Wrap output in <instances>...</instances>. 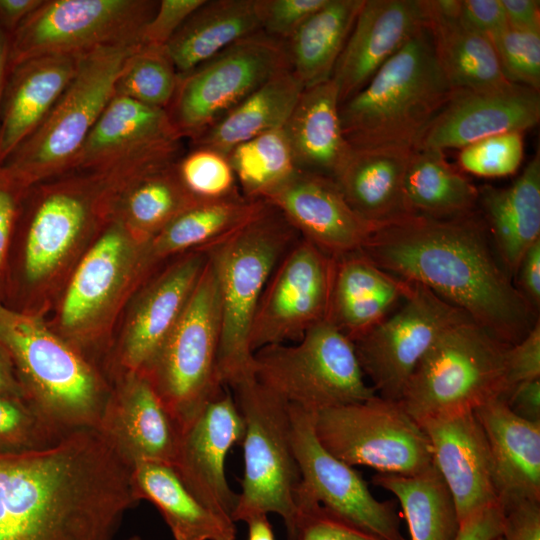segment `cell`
Listing matches in <instances>:
<instances>
[{"mask_svg":"<svg viewBox=\"0 0 540 540\" xmlns=\"http://www.w3.org/2000/svg\"><path fill=\"white\" fill-rule=\"evenodd\" d=\"M139 501L132 466L98 429L0 455V540H114Z\"/></svg>","mask_w":540,"mask_h":540,"instance_id":"1","label":"cell"},{"mask_svg":"<svg viewBox=\"0 0 540 540\" xmlns=\"http://www.w3.org/2000/svg\"><path fill=\"white\" fill-rule=\"evenodd\" d=\"M404 282L426 287L504 345L539 318L503 268L482 215H412L376 229L360 250Z\"/></svg>","mask_w":540,"mask_h":540,"instance_id":"2","label":"cell"},{"mask_svg":"<svg viewBox=\"0 0 540 540\" xmlns=\"http://www.w3.org/2000/svg\"><path fill=\"white\" fill-rule=\"evenodd\" d=\"M453 92L425 26L339 106L344 136L353 148L415 149Z\"/></svg>","mask_w":540,"mask_h":540,"instance_id":"3","label":"cell"},{"mask_svg":"<svg viewBox=\"0 0 540 540\" xmlns=\"http://www.w3.org/2000/svg\"><path fill=\"white\" fill-rule=\"evenodd\" d=\"M300 238L272 205L207 248L220 299L217 359L222 385L231 387L253 375L249 338L254 315L276 265Z\"/></svg>","mask_w":540,"mask_h":540,"instance_id":"4","label":"cell"},{"mask_svg":"<svg viewBox=\"0 0 540 540\" xmlns=\"http://www.w3.org/2000/svg\"><path fill=\"white\" fill-rule=\"evenodd\" d=\"M0 347L28 401L61 434L99 428L111 391L75 347L38 319L1 304Z\"/></svg>","mask_w":540,"mask_h":540,"instance_id":"5","label":"cell"},{"mask_svg":"<svg viewBox=\"0 0 540 540\" xmlns=\"http://www.w3.org/2000/svg\"><path fill=\"white\" fill-rule=\"evenodd\" d=\"M139 45L103 46L82 54L47 116L0 166L26 187L69 172L114 96L126 59Z\"/></svg>","mask_w":540,"mask_h":540,"instance_id":"6","label":"cell"},{"mask_svg":"<svg viewBox=\"0 0 540 540\" xmlns=\"http://www.w3.org/2000/svg\"><path fill=\"white\" fill-rule=\"evenodd\" d=\"M472 320L447 329L420 360L399 400L419 424L473 412L506 391V350Z\"/></svg>","mask_w":540,"mask_h":540,"instance_id":"7","label":"cell"},{"mask_svg":"<svg viewBox=\"0 0 540 540\" xmlns=\"http://www.w3.org/2000/svg\"><path fill=\"white\" fill-rule=\"evenodd\" d=\"M230 388L244 421V472L231 518L247 522L275 513L284 522L288 540H297L294 492L301 477L291 444L288 404L254 375Z\"/></svg>","mask_w":540,"mask_h":540,"instance_id":"8","label":"cell"},{"mask_svg":"<svg viewBox=\"0 0 540 540\" xmlns=\"http://www.w3.org/2000/svg\"><path fill=\"white\" fill-rule=\"evenodd\" d=\"M253 375L288 405L315 414L377 395L365 380L352 340L328 320L293 344L255 351Z\"/></svg>","mask_w":540,"mask_h":540,"instance_id":"9","label":"cell"},{"mask_svg":"<svg viewBox=\"0 0 540 540\" xmlns=\"http://www.w3.org/2000/svg\"><path fill=\"white\" fill-rule=\"evenodd\" d=\"M220 325L218 283L208 258L179 320L141 371L179 432L226 387L217 371Z\"/></svg>","mask_w":540,"mask_h":540,"instance_id":"10","label":"cell"},{"mask_svg":"<svg viewBox=\"0 0 540 540\" xmlns=\"http://www.w3.org/2000/svg\"><path fill=\"white\" fill-rule=\"evenodd\" d=\"M287 69L290 64L285 42L260 31L178 75L166 112L180 138L191 142Z\"/></svg>","mask_w":540,"mask_h":540,"instance_id":"11","label":"cell"},{"mask_svg":"<svg viewBox=\"0 0 540 540\" xmlns=\"http://www.w3.org/2000/svg\"><path fill=\"white\" fill-rule=\"evenodd\" d=\"M155 0H43L10 36L9 70L32 58L142 43Z\"/></svg>","mask_w":540,"mask_h":540,"instance_id":"12","label":"cell"},{"mask_svg":"<svg viewBox=\"0 0 540 540\" xmlns=\"http://www.w3.org/2000/svg\"><path fill=\"white\" fill-rule=\"evenodd\" d=\"M314 430L332 455L377 473L413 475L434 464L421 426L399 401L372 398L315 414Z\"/></svg>","mask_w":540,"mask_h":540,"instance_id":"13","label":"cell"},{"mask_svg":"<svg viewBox=\"0 0 540 540\" xmlns=\"http://www.w3.org/2000/svg\"><path fill=\"white\" fill-rule=\"evenodd\" d=\"M403 301L393 315L352 340L376 394L394 401L400 400L413 371L436 340L450 327L471 320L422 285L410 284Z\"/></svg>","mask_w":540,"mask_h":540,"instance_id":"14","label":"cell"},{"mask_svg":"<svg viewBox=\"0 0 540 540\" xmlns=\"http://www.w3.org/2000/svg\"><path fill=\"white\" fill-rule=\"evenodd\" d=\"M183 139L165 109L114 95L70 171L91 173L110 183L177 160Z\"/></svg>","mask_w":540,"mask_h":540,"instance_id":"15","label":"cell"},{"mask_svg":"<svg viewBox=\"0 0 540 540\" xmlns=\"http://www.w3.org/2000/svg\"><path fill=\"white\" fill-rule=\"evenodd\" d=\"M288 408L291 444L301 477L295 501L316 502L383 540H407L395 504L376 499L353 466L319 442L314 430L315 413L294 405Z\"/></svg>","mask_w":540,"mask_h":540,"instance_id":"16","label":"cell"},{"mask_svg":"<svg viewBox=\"0 0 540 540\" xmlns=\"http://www.w3.org/2000/svg\"><path fill=\"white\" fill-rule=\"evenodd\" d=\"M334 258L299 238L272 272L251 326L252 353L275 344L297 342L327 320Z\"/></svg>","mask_w":540,"mask_h":540,"instance_id":"17","label":"cell"},{"mask_svg":"<svg viewBox=\"0 0 540 540\" xmlns=\"http://www.w3.org/2000/svg\"><path fill=\"white\" fill-rule=\"evenodd\" d=\"M84 173L45 184L35 194L24 260L32 281L51 274L96 220L109 219L105 185Z\"/></svg>","mask_w":540,"mask_h":540,"instance_id":"18","label":"cell"},{"mask_svg":"<svg viewBox=\"0 0 540 540\" xmlns=\"http://www.w3.org/2000/svg\"><path fill=\"white\" fill-rule=\"evenodd\" d=\"M226 388L180 431L172 467L203 505L231 518L238 494L227 482L225 460L232 446L242 442L244 421Z\"/></svg>","mask_w":540,"mask_h":540,"instance_id":"19","label":"cell"},{"mask_svg":"<svg viewBox=\"0 0 540 540\" xmlns=\"http://www.w3.org/2000/svg\"><path fill=\"white\" fill-rule=\"evenodd\" d=\"M263 200L301 238L334 259L360 251L379 228L351 208L333 178L321 174L297 170Z\"/></svg>","mask_w":540,"mask_h":540,"instance_id":"20","label":"cell"},{"mask_svg":"<svg viewBox=\"0 0 540 540\" xmlns=\"http://www.w3.org/2000/svg\"><path fill=\"white\" fill-rule=\"evenodd\" d=\"M539 120L540 93L532 88L511 83L490 91H454L416 148L461 149L489 136L523 133Z\"/></svg>","mask_w":540,"mask_h":540,"instance_id":"21","label":"cell"},{"mask_svg":"<svg viewBox=\"0 0 540 540\" xmlns=\"http://www.w3.org/2000/svg\"><path fill=\"white\" fill-rule=\"evenodd\" d=\"M425 0H364L331 79L339 105L426 26Z\"/></svg>","mask_w":540,"mask_h":540,"instance_id":"22","label":"cell"},{"mask_svg":"<svg viewBox=\"0 0 540 540\" xmlns=\"http://www.w3.org/2000/svg\"><path fill=\"white\" fill-rule=\"evenodd\" d=\"M110 392L98 430L131 465L160 462L172 466L179 429L148 378L126 372Z\"/></svg>","mask_w":540,"mask_h":540,"instance_id":"23","label":"cell"},{"mask_svg":"<svg viewBox=\"0 0 540 540\" xmlns=\"http://www.w3.org/2000/svg\"><path fill=\"white\" fill-rule=\"evenodd\" d=\"M433 461L455 503L459 522L497 502L488 443L473 412L429 418L419 423Z\"/></svg>","mask_w":540,"mask_h":540,"instance_id":"24","label":"cell"},{"mask_svg":"<svg viewBox=\"0 0 540 540\" xmlns=\"http://www.w3.org/2000/svg\"><path fill=\"white\" fill-rule=\"evenodd\" d=\"M208 261L207 248L181 255L137 301L119 351L123 373L142 371L179 320Z\"/></svg>","mask_w":540,"mask_h":540,"instance_id":"25","label":"cell"},{"mask_svg":"<svg viewBox=\"0 0 540 540\" xmlns=\"http://www.w3.org/2000/svg\"><path fill=\"white\" fill-rule=\"evenodd\" d=\"M474 413L488 443L497 502L540 501V422L518 417L501 398Z\"/></svg>","mask_w":540,"mask_h":540,"instance_id":"26","label":"cell"},{"mask_svg":"<svg viewBox=\"0 0 540 540\" xmlns=\"http://www.w3.org/2000/svg\"><path fill=\"white\" fill-rule=\"evenodd\" d=\"M111 220L78 264L63 297L62 328L75 337L84 336L108 306L132 267L134 244L142 243L123 223Z\"/></svg>","mask_w":540,"mask_h":540,"instance_id":"27","label":"cell"},{"mask_svg":"<svg viewBox=\"0 0 540 540\" xmlns=\"http://www.w3.org/2000/svg\"><path fill=\"white\" fill-rule=\"evenodd\" d=\"M414 149L353 148L333 178L351 208L381 227L414 215L405 195V174Z\"/></svg>","mask_w":540,"mask_h":540,"instance_id":"28","label":"cell"},{"mask_svg":"<svg viewBox=\"0 0 540 540\" xmlns=\"http://www.w3.org/2000/svg\"><path fill=\"white\" fill-rule=\"evenodd\" d=\"M80 56H41L9 70L0 106V165L47 116L74 77Z\"/></svg>","mask_w":540,"mask_h":540,"instance_id":"29","label":"cell"},{"mask_svg":"<svg viewBox=\"0 0 540 540\" xmlns=\"http://www.w3.org/2000/svg\"><path fill=\"white\" fill-rule=\"evenodd\" d=\"M426 27L442 70L454 91H490L511 84L491 40L459 18V0H425Z\"/></svg>","mask_w":540,"mask_h":540,"instance_id":"30","label":"cell"},{"mask_svg":"<svg viewBox=\"0 0 540 540\" xmlns=\"http://www.w3.org/2000/svg\"><path fill=\"white\" fill-rule=\"evenodd\" d=\"M478 205L496 255L514 278L524 253L540 240L539 154L508 187H482Z\"/></svg>","mask_w":540,"mask_h":540,"instance_id":"31","label":"cell"},{"mask_svg":"<svg viewBox=\"0 0 540 540\" xmlns=\"http://www.w3.org/2000/svg\"><path fill=\"white\" fill-rule=\"evenodd\" d=\"M409 288L361 251L335 258L327 320L354 340L381 321Z\"/></svg>","mask_w":540,"mask_h":540,"instance_id":"32","label":"cell"},{"mask_svg":"<svg viewBox=\"0 0 540 540\" xmlns=\"http://www.w3.org/2000/svg\"><path fill=\"white\" fill-rule=\"evenodd\" d=\"M332 79L304 88L283 126L298 170L334 178L349 156Z\"/></svg>","mask_w":540,"mask_h":540,"instance_id":"33","label":"cell"},{"mask_svg":"<svg viewBox=\"0 0 540 540\" xmlns=\"http://www.w3.org/2000/svg\"><path fill=\"white\" fill-rule=\"evenodd\" d=\"M177 160L106 186L109 219L123 223L142 243L198 202L182 185L176 171Z\"/></svg>","mask_w":540,"mask_h":540,"instance_id":"34","label":"cell"},{"mask_svg":"<svg viewBox=\"0 0 540 540\" xmlns=\"http://www.w3.org/2000/svg\"><path fill=\"white\" fill-rule=\"evenodd\" d=\"M139 500L151 502L161 513L173 540H235V522L203 505L185 486L174 468L160 462L132 466Z\"/></svg>","mask_w":540,"mask_h":540,"instance_id":"35","label":"cell"},{"mask_svg":"<svg viewBox=\"0 0 540 540\" xmlns=\"http://www.w3.org/2000/svg\"><path fill=\"white\" fill-rule=\"evenodd\" d=\"M262 31L258 0H206L165 45L178 75Z\"/></svg>","mask_w":540,"mask_h":540,"instance_id":"36","label":"cell"},{"mask_svg":"<svg viewBox=\"0 0 540 540\" xmlns=\"http://www.w3.org/2000/svg\"><path fill=\"white\" fill-rule=\"evenodd\" d=\"M266 205L263 199H250L241 193L219 200L198 201L145 243V264L208 248L245 225Z\"/></svg>","mask_w":540,"mask_h":540,"instance_id":"37","label":"cell"},{"mask_svg":"<svg viewBox=\"0 0 540 540\" xmlns=\"http://www.w3.org/2000/svg\"><path fill=\"white\" fill-rule=\"evenodd\" d=\"M303 90L291 69L277 74L191 141V147H207L228 156L237 145L282 128Z\"/></svg>","mask_w":540,"mask_h":540,"instance_id":"38","label":"cell"},{"mask_svg":"<svg viewBox=\"0 0 540 540\" xmlns=\"http://www.w3.org/2000/svg\"><path fill=\"white\" fill-rule=\"evenodd\" d=\"M364 0H327L285 42L290 69L308 88L331 79Z\"/></svg>","mask_w":540,"mask_h":540,"instance_id":"39","label":"cell"},{"mask_svg":"<svg viewBox=\"0 0 540 540\" xmlns=\"http://www.w3.org/2000/svg\"><path fill=\"white\" fill-rule=\"evenodd\" d=\"M404 186L414 215L443 219L477 210L479 189L446 160L441 150L415 148Z\"/></svg>","mask_w":540,"mask_h":540,"instance_id":"40","label":"cell"},{"mask_svg":"<svg viewBox=\"0 0 540 540\" xmlns=\"http://www.w3.org/2000/svg\"><path fill=\"white\" fill-rule=\"evenodd\" d=\"M372 481L398 499L411 540H455L457 510L435 464L413 475L376 473Z\"/></svg>","mask_w":540,"mask_h":540,"instance_id":"41","label":"cell"},{"mask_svg":"<svg viewBox=\"0 0 540 540\" xmlns=\"http://www.w3.org/2000/svg\"><path fill=\"white\" fill-rule=\"evenodd\" d=\"M242 195L263 199L298 169L283 127L234 147L228 154Z\"/></svg>","mask_w":540,"mask_h":540,"instance_id":"42","label":"cell"},{"mask_svg":"<svg viewBox=\"0 0 540 540\" xmlns=\"http://www.w3.org/2000/svg\"><path fill=\"white\" fill-rule=\"evenodd\" d=\"M177 82L178 73L165 46L142 43L126 59L114 95L166 110Z\"/></svg>","mask_w":540,"mask_h":540,"instance_id":"43","label":"cell"},{"mask_svg":"<svg viewBox=\"0 0 540 540\" xmlns=\"http://www.w3.org/2000/svg\"><path fill=\"white\" fill-rule=\"evenodd\" d=\"M64 436L27 399L0 395V455L44 449Z\"/></svg>","mask_w":540,"mask_h":540,"instance_id":"44","label":"cell"},{"mask_svg":"<svg viewBox=\"0 0 540 540\" xmlns=\"http://www.w3.org/2000/svg\"><path fill=\"white\" fill-rule=\"evenodd\" d=\"M176 171L184 188L197 201L219 200L241 193L228 156L217 150L191 147L176 161Z\"/></svg>","mask_w":540,"mask_h":540,"instance_id":"45","label":"cell"},{"mask_svg":"<svg viewBox=\"0 0 540 540\" xmlns=\"http://www.w3.org/2000/svg\"><path fill=\"white\" fill-rule=\"evenodd\" d=\"M523 152L522 133H502L461 148L458 162L463 171L479 177H506L519 169Z\"/></svg>","mask_w":540,"mask_h":540,"instance_id":"46","label":"cell"},{"mask_svg":"<svg viewBox=\"0 0 540 540\" xmlns=\"http://www.w3.org/2000/svg\"><path fill=\"white\" fill-rule=\"evenodd\" d=\"M489 39L505 78L540 91V33L508 27Z\"/></svg>","mask_w":540,"mask_h":540,"instance_id":"47","label":"cell"},{"mask_svg":"<svg viewBox=\"0 0 540 540\" xmlns=\"http://www.w3.org/2000/svg\"><path fill=\"white\" fill-rule=\"evenodd\" d=\"M297 540H383L309 500H296Z\"/></svg>","mask_w":540,"mask_h":540,"instance_id":"48","label":"cell"},{"mask_svg":"<svg viewBox=\"0 0 540 540\" xmlns=\"http://www.w3.org/2000/svg\"><path fill=\"white\" fill-rule=\"evenodd\" d=\"M327 0H258L262 31L286 42Z\"/></svg>","mask_w":540,"mask_h":540,"instance_id":"49","label":"cell"},{"mask_svg":"<svg viewBox=\"0 0 540 540\" xmlns=\"http://www.w3.org/2000/svg\"><path fill=\"white\" fill-rule=\"evenodd\" d=\"M206 0H160L142 34V43L165 46L188 17Z\"/></svg>","mask_w":540,"mask_h":540,"instance_id":"50","label":"cell"},{"mask_svg":"<svg viewBox=\"0 0 540 540\" xmlns=\"http://www.w3.org/2000/svg\"><path fill=\"white\" fill-rule=\"evenodd\" d=\"M505 363L506 391L518 383L540 378L539 319L523 339L507 348Z\"/></svg>","mask_w":540,"mask_h":540,"instance_id":"51","label":"cell"},{"mask_svg":"<svg viewBox=\"0 0 540 540\" xmlns=\"http://www.w3.org/2000/svg\"><path fill=\"white\" fill-rule=\"evenodd\" d=\"M501 508L504 540H540V501L517 500Z\"/></svg>","mask_w":540,"mask_h":540,"instance_id":"52","label":"cell"},{"mask_svg":"<svg viewBox=\"0 0 540 540\" xmlns=\"http://www.w3.org/2000/svg\"><path fill=\"white\" fill-rule=\"evenodd\" d=\"M458 15L465 25L488 38L508 28L501 0H459Z\"/></svg>","mask_w":540,"mask_h":540,"instance_id":"53","label":"cell"},{"mask_svg":"<svg viewBox=\"0 0 540 540\" xmlns=\"http://www.w3.org/2000/svg\"><path fill=\"white\" fill-rule=\"evenodd\" d=\"M26 188L0 166V267L17 218L20 196Z\"/></svg>","mask_w":540,"mask_h":540,"instance_id":"54","label":"cell"},{"mask_svg":"<svg viewBox=\"0 0 540 540\" xmlns=\"http://www.w3.org/2000/svg\"><path fill=\"white\" fill-rule=\"evenodd\" d=\"M502 524L503 511L495 502L463 520L455 540H494L501 536Z\"/></svg>","mask_w":540,"mask_h":540,"instance_id":"55","label":"cell"},{"mask_svg":"<svg viewBox=\"0 0 540 540\" xmlns=\"http://www.w3.org/2000/svg\"><path fill=\"white\" fill-rule=\"evenodd\" d=\"M514 277L515 287L538 312L540 306V240L536 241L522 256Z\"/></svg>","mask_w":540,"mask_h":540,"instance_id":"56","label":"cell"},{"mask_svg":"<svg viewBox=\"0 0 540 540\" xmlns=\"http://www.w3.org/2000/svg\"><path fill=\"white\" fill-rule=\"evenodd\" d=\"M500 398L518 417L540 422V378L518 383Z\"/></svg>","mask_w":540,"mask_h":540,"instance_id":"57","label":"cell"},{"mask_svg":"<svg viewBox=\"0 0 540 540\" xmlns=\"http://www.w3.org/2000/svg\"><path fill=\"white\" fill-rule=\"evenodd\" d=\"M508 27L523 32L540 33V1L501 0Z\"/></svg>","mask_w":540,"mask_h":540,"instance_id":"58","label":"cell"},{"mask_svg":"<svg viewBox=\"0 0 540 540\" xmlns=\"http://www.w3.org/2000/svg\"><path fill=\"white\" fill-rule=\"evenodd\" d=\"M43 0H0V28L10 37Z\"/></svg>","mask_w":540,"mask_h":540,"instance_id":"59","label":"cell"},{"mask_svg":"<svg viewBox=\"0 0 540 540\" xmlns=\"http://www.w3.org/2000/svg\"><path fill=\"white\" fill-rule=\"evenodd\" d=\"M12 365L6 352H0V395L27 399L19 377L13 372Z\"/></svg>","mask_w":540,"mask_h":540,"instance_id":"60","label":"cell"},{"mask_svg":"<svg viewBox=\"0 0 540 540\" xmlns=\"http://www.w3.org/2000/svg\"><path fill=\"white\" fill-rule=\"evenodd\" d=\"M245 523L248 525L247 540H275L273 528L267 515L252 517Z\"/></svg>","mask_w":540,"mask_h":540,"instance_id":"61","label":"cell"},{"mask_svg":"<svg viewBox=\"0 0 540 540\" xmlns=\"http://www.w3.org/2000/svg\"><path fill=\"white\" fill-rule=\"evenodd\" d=\"M10 37L0 28V106L9 74Z\"/></svg>","mask_w":540,"mask_h":540,"instance_id":"62","label":"cell"},{"mask_svg":"<svg viewBox=\"0 0 540 540\" xmlns=\"http://www.w3.org/2000/svg\"><path fill=\"white\" fill-rule=\"evenodd\" d=\"M124 540H148V539H145V538H143V537H141L139 535H133V536H130V537L124 539Z\"/></svg>","mask_w":540,"mask_h":540,"instance_id":"63","label":"cell"},{"mask_svg":"<svg viewBox=\"0 0 540 540\" xmlns=\"http://www.w3.org/2000/svg\"><path fill=\"white\" fill-rule=\"evenodd\" d=\"M494 540H504V539H503V537H502V536H499V537H497V538H496V539H494Z\"/></svg>","mask_w":540,"mask_h":540,"instance_id":"64","label":"cell"}]
</instances>
